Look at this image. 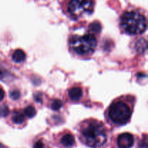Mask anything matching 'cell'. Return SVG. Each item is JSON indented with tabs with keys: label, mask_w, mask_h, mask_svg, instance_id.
Masks as SVG:
<instances>
[{
	"label": "cell",
	"mask_w": 148,
	"mask_h": 148,
	"mask_svg": "<svg viewBox=\"0 0 148 148\" xmlns=\"http://www.w3.org/2000/svg\"><path fill=\"white\" fill-rule=\"evenodd\" d=\"M89 28L90 30L91 31L90 33L95 35L96 33H99L101 31V25L98 22L95 21L90 25Z\"/></svg>",
	"instance_id": "cell-11"
},
{
	"label": "cell",
	"mask_w": 148,
	"mask_h": 148,
	"mask_svg": "<svg viewBox=\"0 0 148 148\" xmlns=\"http://www.w3.org/2000/svg\"><path fill=\"white\" fill-rule=\"evenodd\" d=\"M24 114L26 116H27L28 118H33V116H35V115L36 114V111L35 109V108L32 106H29L26 107L24 110Z\"/></svg>",
	"instance_id": "cell-12"
},
{
	"label": "cell",
	"mask_w": 148,
	"mask_h": 148,
	"mask_svg": "<svg viewBox=\"0 0 148 148\" xmlns=\"http://www.w3.org/2000/svg\"><path fill=\"white\" fill-rule=\"evenodd\" d=\"M134 137L130 133L120 134L117 140V144L119 148H131L134 145Z\"/></svg>",
	"instance_id": "cell-6"
},
{
	"label": "cell",
	"mask_w": 148,
	"mask_h": 148,
	"mask_svg": "<svg viewBox=\"0 0 148 148\" xmlns=\"http://www.w3.org/2000/svg\"><path fill=\"white\" fill-rule=\"evenodd\" d=\"M9 108L7 105L0 106V116H7L9 114Z\"/></svg>",
	"instance_id": "cell-13"
},
{
	"label": "cell",
	"mask_w": 148,
	"mask_h": 148,
	"mask_svg": "<svg viewBox=\"0 0 148 148\" xmlns=\"http://www.w3.org/2000/svg\"><path fill=\"white\" fill-rule=\"evenodd\" d=\"M82 90L80 88L75 87L71 88L69 90V97L71 100L74 101H77L82 98Z\"/></svg>",
	"instance_id": "cell-7"
},
{
	"label": "cell",
	"mask_w": 148,
	"mask_h": 148,
	"mask_svg": "<svg viewBox=\"0 0 148 148\" xmlns=\"http://www.w3.org/2000/svg\"><path fill=\"white\" fill-rule=\"evenodd\" d=\"M61 143H62V145L64 146V147H72L75 143V138L72 134H66L62 137Z\"/></svg>",
	"instance_id": "cell-8"
},
{
	"label": "cell",
	"mask_w": 148,
	"mask_h": 148,
	"mask_svg": "<svg viewBox=\"0 0 148 148\" xmlns=\"http://www.w3.org/2000/svg\"><path fill=\"white\" fill-rule=\"evenodd\" d=\"M147 139L145 138L143 141L140 143V148H147Z\"/></svg>",
	"instance_id": "cell-17"
},
{
	"label": "cell",
	"mask_w": 148,
	"mask_h": 148,
	"mask_svg": "<svg viewBox=\"0 0 148 148\" xmlns=\"http://www.w3.org/2000/svg\"><path fill=\"white\" fill-rule=\"evenodd\" d=\"M94 0H68L67 12L73 19L80 18L92 14L94 10Z\"/></svg>",
	"instance_id": "cell-5"
},
{
	"label": "cell",
	"mask_w": 148,
	"mask_h": 148,
	"mask_svg": "<svg viewBox=\"0 0 148 148\" xmlns=\"http://www.w3.org/2000/svg\"><path fill=\"white\" fill-rule=\"evenodd\" d=\"M12 119V121H14V123L17 124H22L25 121L24 115L19 111H15V112L13 113Z\"/></svg>",
	"instance_id": "cell-10"
},
{
	"label": "cell",
	"mask_w": 148,
	"mask_h": 148,
	"mask_svg": "<svg viewBox=\"0 0 148 148\" xmlns=\"http://www.w3.org/2000/svg\"><path fill=\"white\" fill-rule=\"evenodd\" d=\"M33 148H45V145L42 141H38L37 143L34 145Z\"/></svg>",
	"instance_id": "cell-16"
},
{
	"label": "cell",
	"mask_w": 148,
	"mask_h": 148,
	"mask_svg": "<svg viewBox=\"0 0 148 148\" xmlns=\"http://www.w3.org/2000/svg\"><path fill=\"white\" fill-rule=\"evenodd\" d=\"M7 75H6V72L4 70H1V69H0V79H1V80L3 81V79L5 78V77L7 76Z\"/></svg>",
	"instance_id": "cell-18"
},
{
	"label": "cell",
	"mask_w": 148,
	"mask_h": 148,
	"mask_svg": "<svg viewBox=\"0 0 148 148\" xmlns=\"http://www.w3.org/2000/svg\"><path fill=\"white\" fill-rule=\"evenodd\" d=\"M62 106V102L60 100H55L51 104V108L54 111H57Z\"/></svg>",
	"instance_id": "cell-14"
},
{
	"label": "cell",
	"mask_w": 148,
	"mask_h": 148,
	"mask_svg": "<svg viewBox=\"0 0 148 148\" xmlns=\"http://www.w3.org/2000/svg\"><path fill=\"white\" fill-rule=\"evenodd\" d=\"M132 109L130 106L122 101L113 103L108 108V117L117 125H124L130 121Z\"/></svg>",
	"instance_id": "cell-4"
},
{
	"label": "cell",
	"mask_w": 148,
	"mask_h": 148,
	"mask_svg": "<svg viewBox=\"0 0 148 148\" xmlns=\"http://www.w3.org/2000/svg\"><path fill=\"white\" fill-rule=\"evenodd\" d=\"M80 130L82 140L89 147H100L106 142V129L103 124L98 121H89L84 122Z\"/></svg>",
	"instance_id": "cell-1"
},
{
	"label": "cell",
	"mask_w": 148,
	"mask_h": 148,
	"mask_svg": "<svg viewBox=\"0 0 148 148\" xmlns=\"http://www.w3.org/2000/svg\"><path fill=\"white\" fill-rule=\"evenodd\" d=\"M98 40L94 34L86 33L82 36L75 35L69 40V46L74 53L79 56L92 54L97 46Z\"/></svg>",
	"instance_id": "cell-3"
},
{
	"label": "cell",
	"mask_w": 148,
	"mask_h": 148,
	"mask_svg": "<svg viewBox=\"0 0 148 148\" xmlns=\"http://www.w3.org/2000/svg\"><path fill=\"white\" fill-rule=\"evenodd\" d=\"M4 98V91L3 90L2 88L0 87V101H2Z\"/></svg>",
	"instance_id": "cell-19"
},
{
	"label": "cell",
	"mask_w": 148,
	"mask_h": 148,
	"mask_svg": "<svg viewBox=\"0 0 148 148\" xmlns=\"http://www.w3.org/2000/svg\"><path fill=\"white\" fill-rule=\"evenodd\" d=\"M10 97L13 100H17L20 97V92L18 90H13L10 92Z\"/></svg>",
	"instance_id": "cell-15"
},
{
	"label": "cell",
	"mask_w": 148,
	"mask_h": 148,
	"mask_svg": "<svg viewBox=\"0 0 148 148\" xmlns=\"http://www.w3.org/2000/svg\"><path fill=\"white\" fill-rule=\"evenodd\" d=\"M121 28L130 35L141 34L147 28V20L141 12L136 10L127 11L120 19Z\"/></svg>",
	"instance_id": "cell-2"
},
{
	"label": "cell",
	"mask_w": 148,
	"mask_h": 148,
	"mask_svg": "<svg viewBox=\"0 0 148 148\" xmlns=\"http://www.w3.org/2000/svg\"><path fill=\"white\" fill-rule=\"evenodd\" d=\"M12 59L17 63L23 62L25 59V53L21 49H17L14 51L12 55Z\"/></svg>",
	"instance_id": "cell-9"
}]
</instances>
